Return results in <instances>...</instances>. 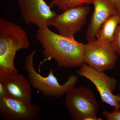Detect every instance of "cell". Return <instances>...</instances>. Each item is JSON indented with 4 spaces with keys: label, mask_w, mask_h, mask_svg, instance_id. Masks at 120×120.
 <instances>
[{
    "label": "cell",
    "mask_w": 120,
    "mask_h": 120,
    "mask_svg": "<svg viewBox=\"0 0 120 120\" xmlns=\"http://www.w3.org/2000/svg\"><path fill=\"white\" fill-rule=\"evenodd\" d=\"M120 23V13L112 15L102 24L97 32L96 39L106 43H112L114 34Z\"/></svg>",
    "instance_id": "7c38bea8"
},
{
    "label": "cell",
    "mask_w": 120,
    "mask_h": 120,
    "mask_svg": "<svg viewBox=\"0 0 120 120\" xmlns=\"http://www.w3.org/2000/svg\"><path fill=\"white\" fill-rule=\"evenodd\" d=\"M90 11L89 7L82 5L65 11L53 19L49 26L56 28L62 36L75 38L85 24Z\"/></svg>",
    "instance_id": "52a82bcc"
},
{
    "label": "cell",
    "mask_w": 120,
    "mask_h": 120,
    "mask_svg": "<svg viewBox=\"0 0 120 120\" xmlns=\"http://www.w3.org/2000/svg\"><path fill=\"white\" fill-rule=\"evenodd\" d=\"M39 106L11 98L0 99V117L6 120H38L40 116Z\"/></svg>",
    "instance_id": "9c48e42d"
},
{
    "label": "cell",
    "mask_w": 120,
    "mask_h": 120,
    "mask_svg": "<svg viewBox=\"0 0 120 120\" xmlns=\"http://www.w3.org/2000/svg\"><path fill=\"white\" fill-rule=\"evenodd\" d=\"M11 1H15L16 0H11Z\"/></svg>",
    "instance_id": "ffe728a7"
},
{
    "label": "cell",
    "mask_w": 120,
    "mask_h": 120,
    "mask_svg": "<svg viewBox=\"0 0 120 120\" xmlns=\"http://www.w3.org/2000/svg\"><path fill=\"white\" fill-rule=\"evenodd\" d=\"M7 88L9 98L28 103H31L32 90L28 79L17 74L0 78Z\"/></svg>",
    "instance_id": "8fae6325"
},
{
    "label": "cell",
    "mask_w": 120,
    "mask_h": 120,
    "mask_svg": "<svg viewBox=\"0 0 120 120\" xmlns=\"http://www.w3.org/2000/svg\"><path fill=\"white\" fill-rule=\"evenodd\" d=\"M94 0H52L49 5L52 8L57 7L60 11H65L80 5L92 4Z\"/></svg>",
    "instance_id": "4fadbf2b"
},
{
    "label": "cell",
    "mask_w": 120,
    "mask_h": 120,
    "mask_svg": "<svg viewBox=\"0 0 120 120\" xmlns=\"http://www.w3.org/2000/svg\"><path fill=\"white\" fill-rule=\"evenodd\" d=\"M37 50H35L26 56L24 68L27 74V79L31 86L46 98H58L66 94L68 90L74 87L78 77L75 75L69 76L63 84L59 83L50 68L49 75L44 77L38 73L34 65V58Z\"/></svg>",
    "instance_id": "3957f363"
},
{
    "label": "cell",
    "mask_w": 120,
    "mask_h": 120,
    "mask_svg": "<svg viewBox=\"0 0 120 120\" xmlns=\"http://www.w3.org/2000/svg\"><path fill=\"white\" fill-rule=\"evenodd\" d=\"M117 10L120 13V0H110Z\"/></svg>",
    "instance_id": "e0dca14e"
},
{
    "label": "cell",
    "mask_w": 120,
    "mask_h": 120,
    "mask_svg": "<svg viewBox=\"0 0 120 120\" xmlns=\"http://www.w3.org/2000/svg\"><path fill=\"white\" fill-rule=\"evenodd\" d=\"M116 95L117 98V99H118V101H119V103H120V94Z\"/></svg>",
    "instance_id": "ac0fdd59"
},
{
    "label": "cell",
    "mask_w": 120,
    "mask_h": 120,
    "mask_svg": "<svg viewBox=\"0 0 120 120\" xmlns=\"http://www.w3.org/2000/svg\"><path fill=\"white\" fill-rule=\"evenodd\" d=\"M102 116L107 120H120V110H115L112 112L105 110L103 112Z\"/></svg>",
    "instance_id": "9a60e30c"
},
{
    "label": "cell",
    "mask_w": 120,
    "mask_h": 120,
    "mask_svg": "<svg viewBox=\"0 0 120 120\" xmlns=\"http://www.w3.org/2000/svg\"><path fill=\"white\" fill-rule=\"evenodd\" d=\"M65 96V106L72 120H102L97 117L99 105L90 89L74 87Z\"/></svg>",
    "instance_id": "277c9868"
},
{
    "label": "cell",
    "mask_w": 120,
    "mask_h": 120,
    "mask_svg": "<svg viewBox=\"0 0 120 120\" xmlns=\"http://www.w3.org/2000/svg\"><path fill=\"white\" fill-rule=\"evenodd\" d=\"M35 38L40 43L45 62L54 60L60 68L80 67L83 62L85 45L75 38L64 37L52 31L48 27L38 29Z\"/></svg>",
    "instance_id": "6da1fadb"
},
{
    "label": "cell",
    "mask_w": 120,
    "mask_h": 120,
    "mask_svg": "<svg viewBox=\"0 0 120 120\" xmlns=\"http://www.w3.org/2000/svg\"><path fill=\"white\" fill-rule=\"evenodd\" d=\"M75 72L94 84L103 102L114 107L115 110H120V103L116 95L113 94L117 84L116 79L110 77L104 71H98L84 63Z\"/></svg>",
    "instance_id": "8992f818"
},
{
    "label": "cell",
    "mask_w": 120,
    "mask_h": 120,
    "mask_svg": "<svg viewBox=\"0 0 120 120\" xmlns=\"http://www.w3.org/2000/svg\"><path fill=\"white\" fill-rule=\"evenodd\" d=\"M118 89H120V86H118Z\"/></svg>",
    "instance_id": "d6986e66"
},
{
    "label": "cell",
    "mask_w": 120,
    "mask_h": 120,
    "mask_svg": "<svg viewBox=\"0 0 120 120\" xmlns=\"http://www.w3.org/2000/svg\"><path fill=\"white\" fill-rule=\"evenodd\" d=\"M18 4L24 22L38 29L49 27V22L58 15L44 0H18Z\"/></svg>",
    "instance_id": "ba28073f"
},
{
    "label": "cell",
    "mask_w": 120,
    "mask_h": 120,
    "mask_svg": "<svg viewBox=\"0 0 120 120\" xmlns=\"http://www.w3.org/2000/svg\"><path fill=\"white\" fill-rule=\"evenodd\" d=\"M92 4L94 11L86 34L88 41L96 39L97 32L102 24L112 15L119 12L110 0H94Z\"/></svg>",
    "instance_id": "30bf717a"
},
{
    "label": "cell",
    "mask_w": 120,
    "mask_h": 120,
    "mask_svg": "<svg viewBox=\"0 0 120 120\" xmlns=\"http://www.w3.org/2000/svg\"><path fill=\"white\" fill-rule=\"evenodd\" d=\"M112 44L120 59V23L116 28L114 39Z\"/></svg>",
    "instance_id": "5bb4252c"
},
{
    "label": "cell",
    "mask_w": 120,
    "mask_h": 120,
    "mask_svg": "<svg viewBox=\"0 0 120 120\" xmlns=\"http://www.w3.org/2000/svg\"><path fill=\"white\" fill-rule=\"evenodd\" d=\"M118 56L112 43L96 39L85 45L83 62L98 71L104 72L114 68Z\"/></svg>",
    "instance_id": "5b68a950"
},
{
    "label": "cell",
    "mask_w": 120,
    "mask_h": 120,
    "mask_svg": "<svg viewBox=\"0 0 120 120\" xmlns=\"http://www.w3.org/2000/svg\"><path fill=\"white\" fill-rule=\"evenodd\" d=\"M8 97H9L7 88L4 83L0 81V99Z\"/></svg>",
    "instance_id": "2e32d148"
},
{
    "label": "cell",
    "mask_w": 120,
    "mask_h": 120,
    "mask_svg": "<svg viewBox=\"0 0 120 120\" xmlns=\"http://www.w3.org/2000/svg\"><path fill=\"white\" fill-rule=\"evenodd\" d=\"M30 47L27 34L21 26L0 18V78L18 73L14 60L16 52Z\"/></svg>",
    "instance_id": "7a4b0ae2"
}]
</instances>
